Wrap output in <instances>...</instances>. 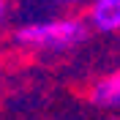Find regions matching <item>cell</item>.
I'll use <instances>...</instances> for the list:
<instances>
[{
	"mask_svg": "<svg viewBox=\"0 0 120 120\" xmlns=\"http://www.w3.org/2000/svg\"><path fill=\"white\" fill-rule=\"evenodd\" d=\"M87 30L76 19H60V22H41L30 25L16 33V41L27 46H46V49H66L85 41Z\"/></svg>",
	"mask_w": 120,
	"mask_h": 120,
	"instance_id": "1",
	"label": "cell"
},
{
	"mask_svg": "<svg viewBox=\"0 0 120 120\" xmlns=\"http://www.w3.org/2000/svg\"><path fill=\"white\" fill-rule=\"evenodd\" d=\"M0 16H3V0H0Z\"/></svg>",
	"mask_w": 120,
	"mask_h": 120,
	"instance_id": "4",
	"label": "cell"
},
{
	"mask_svg": "<svg viewBox=\"0 0 120 120\" xmlns=\"http://www.w3.org/2000/svg\"><path fill=\"white\" fill-rule=\"evenodd\" d=\"M117 101H120V79H117V74L101 79V82L93 87V104H98V106H115Z\"/></svg>",
	"mask_w": 120,
	"mask_h": 120,
	"instance_id": "3",
	"label": "cell"
},
{
	"mask_svg": "<svg viewBox=\"0 0 120 120\" xmlns=\"http://www.w3.org/2000/svg\"><path fill=\"white\" fill-rule=\"evenodd\" d=\"M93 25L101 33H115L120 27V0H96Z\"/></svg>",
	"mask_w": 120,
	"mask_h": 120,
	"instance_id": "2",
	"label": "cell"
}]
</instances>
